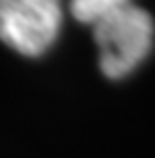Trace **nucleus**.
Returning <instances> with one entry per match:
<instances>
[{"label":"nucleus","instance_id":"obj_3","mask_svg":"<svg viewBox=\"0 0 155 158\" xmlns=\"http://www.w3.org/2000/svg\"><path fill=\"white\" fill-rule=\"evenodd\" d=\"M134 0H70V12H72V16L77 21L93 26L100 19L109 16L111 12L127 7Z\"/></svg>","mask_w":155,"mask_h":158},{"label":"nucleus","instance_id":"obj_2","mask_svg":"<svg viewBox=\"0 0 155 158\" xmlns=\"http://www.w3.org/2000/svg\"><path fill=\"white\" fill-rule=\"evenodd\" d=\"M60 23V0H0V40L23 56L44 54Z\"/></svg>","mask_w":155,"mask_h":158},{"label":"nucleus","instance_id":"obj_1","mask_svg":"<svg viewBox=\"0 0 155 158\" xmlns=\"http://www.w3.org/2000/svg\"><path fill=\"white\" fill-rule=\"evenodd\" d=\"M153 35V16L137 2L93 23V37L100 47V68L104 77L121 79L130 74L150 54Z\"/></svg>","mask_w":155,"mask_h":158}]
</instances>
